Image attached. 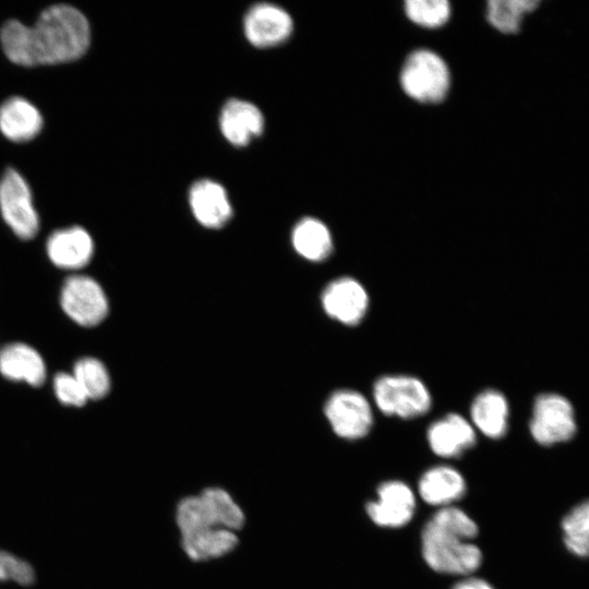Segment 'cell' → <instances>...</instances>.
Returning <instances> with one entry per match:
<instances>
[{
	"instance_id": "1",
	"label": "cell",
	"mask_w": 589,
	"mask_h": 589,
	"mask_svg": "<svg viewBox=\"0 0 589 589\" xmlns=\"http://www.w3.org/2000/svg\"><path fill=\"white\" fill-rule=\"evenodd\" d=\"M7 58L23 67L64 63L81 58L91 43L86 16L69 4H55L39 14L33 26L7 21L0 31Z\"/></svg>"
},
{
	"instance_id": "2",
	"label": "cell",
	"mask_w": 589,
	"mask_h": 589,
	"mask_svg": "<svg viewBox=\"0 0 589 589\" xmlns=\"http://www.w3.org/2000/svg\"><path fill=\"white\" fill-rule=\"evenodd\" d=\"M243 522V512L220 488L185 497L177 507L183 550L194 561L219 557L233 550L238 543L236 532Z\"/></svg>"
},
{
	"instance_id": "3",
	"label": "cell",
	"mask_w": 589,
	"mask_h": 589,
	"mask_svg": "<svg viewBox=\"0 0 589 589\" xmlns=\"http://www.w3.org/2000/svg\"><path fill=\"white\" fill-rule=\"evenodd\" d=\"M477 534V524L462 509L442 507L422 530L423 558L437 573L470 575L482 562L481 550L471 542Z\"/></svg>"
},
{
	"instance_id": "4",
	"label": "cell",
	"mask_w": 589,
	"mask_h": 589,
	"mask_svg": "<svg viewBox=\"0 0 589 589\" xmlns=\"http://www.w3.org/2000/svg\"><path fill=\"white\" fill-rule=\"evenodd\" d=\"M400 83L409 97L421 103H438L449 88L448 68L433 51L416 50L402 65Z\"/></svg>"
},
{
	"instance_id": "5",
	"label": "cell",
	"mask_w": 589,
	"mask_h": 589,
	"mask_svg": "<svg viewBox=\"0 0 589 589\" xmlns=\"http://www.w3.org/2000/svg\"><path fill=\"white\" fill-rule=\"evenodd\" d=\"M373 398L387 416L411 419L426 413L431 395L425 384L410 375H384L373 386Z\"/></svg>"
},
{
	"instance_id": "6",
	"label": "cell",
	"mask_w": 589,
	"mask_h": 589,
	"mask_svg": "<svg viewBox=\"0 0 589 589\" xmlns=\"http://www.w3.org/2000/svg\"><path fill=\"white\" fill-rule=\"evenodd\" d=\"M59 304L63 313L76 325L94 327L108 314L107 296L93 277L74 273L62 283Z\"/></svg>"
},
{
	"instance_id": "7",
	"label": "cell",
	"mask_w": 589,
	"mask_h": 589,
	"mask_svg": "<svg viewBox=\"0 0 589 589\" xmlns=\"http://www.w3.org/2000/svg\"><path fill=\"white\" fill-rule=\"evenodd\" d=\"M0 213L17 238L31 240L38 233L39 216L32 191L22 175L13 168H8L0 179Z\"/></svg>"
},
{
	"instance_id": "8",
	"label": "cell",
	"mask_w": 589,
	"mask_h": 589,
	"mask_svg": "<svg viewBox=\"0 0 589 589\" xmlns=\"http://www.w3.org/2000/svg\"><path fill=\"white\" fill-rule=\"evenodd\" d=\"M576 429L573 406L565 397L549 393L536 398L529 430L537 443L549 446L566 442Z\"/></svg>"
},
{
	"instance_id": "9",
	"label": "cell",
	"mask_w": 589,
	"mask_h": 589,
	"mask_svg": "<svg viewBox=\"0 0 589 589\" xmlns=\"http://www.w3.org/2000/svg\"><path fill=\"white\" fill-rule=\"evenodd\" d=\"M325 416L333 431L342 438L358 440L365 436L373 425L372 408L357 390L338 389L327 399Z\"/></svg>"
},
{
	"instance_id": "10",
	"label": "cell",
	"mask_w": 589,
	"mask_h": 589,
	"mask_svg": "<svg viewBox=\"0 0 589 589\" xmlns=\"http://www.w3.org/2000/svg\"><path fill=\"white\" fill-rule=\"evenodd\" d=\"M325 313L345 325L359 324L366 314L369 296L354 278L339 277L330 281L322 293Z\"/></svg>"
},
{
	"instance_id": "11",
	"label": "cell",
	"mask_w": 589,
	"mask_h": 589,
	"mask_svg": "<svg viewBox=\"0 0 589 589\" xmlns=\"http://www.w3.org/2000/svg\"><path fill=\"white\" fill-rule=\"evenodd\" d=\"M46 254L57 268L75 273L91 262L94 241L81 226L61 228L49 235Z\"/></svg>"
},
{
	"instance_id": "12",
	"label": "cell",
	"mask_w": 589,
	"mask_h": 589,
	"mask_svg": "<svg viewBox=\"0 0 589 589\" xmlns=\"http://www.w3.org/2000/svg\"><path fill=\"white\" fill-rule=\"evenodd\" d=\"M416 498L411 489L404 482L392 480L377 488V501L366 504L372 521L381 527L398 528L413 516Z\"/></svg>"
},
{
	"instance_id": "13",
	"label": "cell",
	"mask_w": 589,
	"mask_h": 589,
	"mask_svg": "<svg viewBox=\"0 0 589 589\" xmlns=\"http://www.w3.org/2000/svg\"><path fill=\"white\" fill-rule=\"evenodd\" d=\"M0 375L10 382L40 387L47 380V364L33 346L13 341L0 348Z\"/></svg>"
},
{
	"instance_id": "14",
	"label": "cell",
	"mask_w": 589,
	"mask_h": 589,
	"mask_svg": "<svg viewBox=\"0 0 589 589\" xmlns=\"http://www.w3.org/2000/svg\"><path fill=\"white\" fill-rule=\"evenodd\" d=\"M292 31V20L281 8L271 3L252 7L244 19L248 40L256 47H271L285 41Z\"/></svg>"
},
{
	"instance_id": "15",
	"label": "cell",
	"mask_w": 589,
	"mask_h": 589,
	"mask_svg": "<svg viewBox=\"0 0 589 589\" xmlns=\"http://www.w3.org/2000/svg\"><path fill=\"white\" fill-rule=\"evenodd\" d=\"M428 442L435 455L453 458L476 444V432L462 416L448 413L429 426Z\"/></svg>"
},
{
	"instance_id": "16",
	"label": "cell",
	"mask_w": 589,
	"mask_h": 589,
	"mask_svg": "<svg viewBox=\"0 0 589 589\" xmlns=\"http://www.w3.org/2000/svg\"><path fill=\"white\" fill-rule=\"evenodd\" d=\"M43 125L41 113L24 97L13 96L0 105V131L10 141L33 140Z\"/></svg>"
},
{
	"instance_id": "17",
	"label": "cell",
	"mask_w": 589,
	"mask_h": 589,
	"mask_svg": "<svg viewBox=\"0 0 589 589\" xmlns=\"http://www.w3.org/2000/svg\"><path fill=\"white\" fill-rule=\"evenodd\" d=\"M189 201L197 221L207 228H220L231 217L225 189L212 180L195 182L190 190Z\"/></svg>"
},
{
	"instance_id": "18",
	"label": "cell",
	"mask_w": 589,
	"mask_h": 589,
	"mask_svg": "<svg viewBox=\"0 0 589 589\" xmlns=\"http://www.w3.org/2000/svg\"><path fill=\"white\" fill-rule=\"evenodd\" d=\"M264 120L259 108L245 100H228L220 115L224 136L236 146L247 145L263 131Z\"/></svg>"
},
{
	"instance_id": "19",
	"label": "cell",
	"mask_w": 589,
	"mask_h": 589,
	"mask_svg": "<svg viewBox=\"0 0 589 589\" xmlns=\"http://www.w3.org/2000/svg\"><path fill=\"white\" fill-rule=\"evenodd\" d=\"M421 498L433 506L447 507L466 492L464 477L449 466H436L426 470L418 484Z\"/></svg>"
},
{
	"instance_id": "20",
	"label": "cell",
	"mask_w": 589,
	"mask_h": 589,
	"mask_svg": "<svg viewBox=\"0 0 589 589\" xmlns=\"http://www.w3.org/2000/svg\"><path fill=\"white\" fill-rule=\"evenodd\" d=\"M508 412L506 397L495 389H485L478 394L470 408L473 426L491 438H500L505 435Z\"/></svg>"
},
{
	"instance_id": "21",
	"label": "cell",
	"mask_w": 589,
	"mask_h": 589,
	"mask_svg": "<svg viewBox=\"0 0 589 589\" xmlns=\"http://www.w3.org/2000/svg\"><path fill=\"white\" fill-rule=\"evenodd\" d=\"M291 241L297 253L312 262L325 260L333 250L328 228L315 218L300 220L293 228Z\"/></svg>"
},
{
	"instance_id": "22",
	"label": "cell",
	"mask_w": 589,
	"mask_h": 589,
	"mask_svg": "<svg viewBox=\"0 0 589 589\" xmlns=\"http://www.w3.org/2000/svg\"><path fill=\"white\" fill-rule=\"evenodd\" d=\"M538 0H491L488 2L486 17L490 24L504 34H515L525 15L539 7Z\"/></svg>"
},
{
	"instance_id": "23",
	"label": "cell",
	"mask_w": 589,
	"mask_h": 589,
	"mask_svg": "<svg viewBox=\"0 0 589 589\" xmlns=\"http://www.w3.org/2000/svg\"><path fill=\"white\" fill-rule=\"evenodd\" d=\"M88 400L103 399L110 390V375L106 365L97 358L83 357L75 361L71 372Z\"/></svg>"
},
{
	"instance_id": "24",
	"label": "cell",
	"mask_w": 589,
	"mask_h": 589,
	"mask_svg": "<svg viewBox=\"0 0 589 589\" xmlns=\"http://www.w3.org/2000/svg\"><path fill=\"white\" fill-rule=\"evenodd\" d=\"M563 540L576 556H589V500L576 505L562 520Z\"/></svg>"
},
{
	"instance_id": "25",
	"label": "cell",
	"mask_w": 589,
	"mask_h": 589,
	"mask_svg": "<svg viewBox=\"0 0 589 589\" xmlns=\"http://www.w3.org/2000/svg\"><path fill=\"white\" fill-rule=\"evenodd\" d=\"M405 12L418 25L438 27L447 22L450 7L446 0H408L405 2Z\"/></svg>"
},
{
	"instance_id": "26",
	"label": "cell",
	"mask_w": 589,
	"mask_h": 589,
	"mask_svg": "<svg viewBox=\"0 0 589 589\" xmlns=\"http://www.w3.org/2000/svg\"><path fill=\"white\" fill-rule=\"evenodd\" d=\"M36 581L33 565L19 555L0 549V582H13L29 587Z\"/></svg>"
},
{
	"instance_id": "27",
	"label": "cell",
	"mask_w": 589,
	"mask_h": 589,
	"mask_svg": "<svg viewBox=\"0 0 589 589\" xmlns=\"http://www.w3.org/2000/svg\"><path fill=\"white\" fill-rule=\"evenodd\" d=\"M52 390L57 400L68 407H83L88 398L71 372H58L52 378Z\"/></svg>"
},
{
	"instance_id": "28",
	"label": "cell",
	"mask_w": 589,
	"mask_h": 589,
	"mask_svg": "<svg viewBox=\"0 0 589 589\" xmlns=\"http://www.w3.org/2000/svg\"><path fill=\"white\" fill-rule=\"evenodd\" d=\"M452 589H494L488 581L469 577L455 584Z\"/></svg>"
}]
</instances>
